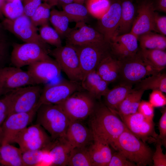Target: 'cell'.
Returning a JSON list of instances; mask_svg holds the SVG:
<instances>
[{
    "mask_svg": "<svg viewBox=\"0 0 166 166\" xmlns=\"http://www.w3.org/2000/svg\"><path fill=\"white\" fill-rule=\"evenodd\" d=\"M121 8L120 20L113 38L130 33L135 18V8L130 0L123 1L121 3Z\"/></svg>",
    "mask_w": 166,
    "mask_h": 166,
    "instance_id": "484cf974",
    "label": "cell"
},
{
    "mask_svg": "<svg viewBox=\"0 0 166 166\" xmlns=\"http://www.w3.org/2000/svg\"><path fill=\"white\" fill-rule=\"evenodd\" d=\"M139 51L145 60L159 72L166 66V53L158 49H141Z\"/></svg>",
    "mask_w": 166,
    "mask_h": 166,
    "instance_id": "836d02e7",
    "label": "cell"
},
{
    "mask_svg": "<svg viewBox=\"0 0 166 166\" xmlns=\"http://www.w3.org/2000/svg\"><path fill=\"white\" fill-rule=\"evenodd\" d=\"M93 134V140L88 147L93 166H106L112 154L110 146L103 139Z\"/></svg>",
    "mask_w": 166,
    "mask_h": 166,
    "instance_id": "7402d4cb",
    "label": "cell"
},
{
    "mask_svg": "<svg viewBox=\"0 0 166 166\" xmlns=\"http://www.w3.org/2000/svg\"><path fill=\"white\" fill-rule=\"evenodd\" d=\"M76 26V29H71L66 36V44L79 46L105 41L101 33L85 23H77Z\"/></svg>",
    "mask_w": 166,
    "mask_h": 166,
    "instance_id": "d6986e66",
    "label": "cell"
},
{
    "mask_svg": "<svg viewBox=\"0 0 166 166\" xmlns=\"http://www.w3.org/2000/svg\"><path fill=\"white\" fill-rule=\"evenodd\" d=\"M27 70L37 85L55 80L60 77L61 71L57 61L52 58L33 63L28 66Z\"/></svg>",
    "mask_w": 166,
    "mask_h": 166,
    "instance_id": "e0dca14e",
    "label": "cell"
},
{
    "mask_svg": "<svg viewBox=\"0 0 166 166\" xmlns=\"http://www.w3.org/2000/svg\"><path fill=\"white\" fill-rule=\"evenodd\" d=\"M121 65L120 61L111 53L101 61L96 71L103 80L109 83L117 81Z\"/></svg>",
    "mask_w": 166,
    "mask_h": 166,
    "instance_id": "d4e9b609",
    "label": "cell"
},
{
    "mask_svg": "<svg viewBox=\"0 0 166 166\" xmlns=\"http://www.w3.org/2000/svg\"><path fill=\"white\" fill-rule=\"evenodd\" d=\"M6 1V0H0V19L2 20L4 19L2 13V8Z\"/></svg>",
    "mask_w": 166,
    "mask_h": 166,
    "instance_id": "f5cc1de1",
    "label": "cell"
},
{
    "mask_svg": "<svg viewBox=\"0 0 166 166\" xmlns=\"http://www.w3.org/2000/svg\"><path fill=\"white\" fill-rule=\"evenodd\" d=\"M38 107L26 113H16L8 116L0 127L1 145L14 143L18 133L31 122Z\"/></svg>",
    "mask_w": 166,
    "mask_h": 166,
    "instance_id": "4fadbf2b",
    "label": "cell"
},
{
    "mask_svg": "<svg viewBox=\"0 0 166 166\" xmlns=\"http://www.w3.org/2000/svg\"><path fill=\"white\" fill-rule=\"evenodd\" d=\"M155 25L156 29L159 31L162 35H166V17L160 16L155 13Z\"/></svg>",
    "mask_w": 166,
    "mask_h": 166,
    "instance_id": "681fc988",
    "label": "cell"
},
{
    "mask_svg": "<svg viewBox=\"0 0 166 166\" xmlns=\"http://www.w3.org/2000/svg\"><path fill=\"white\" fill-rule=\"evenodd\" d=\"M92 132L112 147L117 138L128 129L119 116L105 104L97 102L89 117Z\"/></svg>",
    "mask_w": 166,
    "mask_h": 166,
    "instance_id": "6da1fadb",
    "label": "cell"
},
{
    "mask_svg": "<svg viewBox=\"0 0 166 166\" xmlns=\"http://www.w3.org/2000/svg\"><path fill=\"white\" fill-rule=\"evenodd\" d=\"M88 147L74 148L67 166H93Z\"/></svg>",
    "mask_w": 166,
    "mask_h": 166,
    "instance_id": "e575fe53",
    "label": "cell"
},
{
    "mask_svg": "<svg viewBox=\"0 0 166 166\" xmlns=\"http://www.w3.org/2000/svg\"><path fill=\"white\" fill-rule=\"evenodd\" d=\"M155 10L152 2H145L141 3L138 6L130 33L138 38L143 34L156 31Z\"/></svg>",
    "mask_w": 166,
    "mask_h": 166,
    "instance_id": "2e32d148",
    "label": "cell"
},
{
    "mask_svg": "<svg viewBox=\"0 0 166 166\" xmlns=\"http://www.w3.org/2000/svg\"><path fill=\"white\" fill-rule=\"evenodd\" d=\"M1 23L6 30L11 33L25 43L36 44L47 50H50L38 33V29L32 22L30 18L23 14L13 19L4 18Z\"/></svg>",
    "mask_w": 166,
    "mask_h": 166,
    "instance_id": "ba28073f",
    "label": "cell"
},
{
    "mask_svg": "<svg viewBox=\"0 0 166 166\" xmlns=\"http://www.w3.org/2000/svg\"><path fill=\"white\" fill-rule=\"evenodd\" d=\"M154 107L149 101L142 100L140 101L139 104L137 111L147 119L153 121Z\"/></svg>",
    "mask_w": 166,
    "mask_h": 166,
    "instance_id": "7bdbcfd3",
    "label": "cell"
},
{
    "mask_svg": "<svg viewBox=\"0 0 166 166\" xmlns=\"http://www.w3.org/2000/svg\"><path fill=\"white\" fill-rule=\"evenodd\" d=\"M10 44L7 40L0 41V69L10 61Z\"/></svg>",
    "mask_w": 166,
    "mask_h": 166,
    "instance_id": "b9f144b4",
    "label": "cell"
},
{
    "mask_svg": "<svg viewBox=\"0 0 166 166\" xmlns=\"http://www.w3.org/2000/svg\"><path fill=\"white\" fill-rule=\"evenodd\" d=\"M157 8L161 11L166 12V0H158Z\"/></svg>",
    "mask_w": 166,
    "mask_h": 166,
    "instance_id": "f907efd6",
    "label": "cell"
},
{
    "mask_svg": "<svg viewBox=\"0 0 166 166\" xmlns=\"http://www.w3.org/2000/svg\"><path fill=\"white\" fill-rule=\"evenodd\" d=\"M36 114V124L48 132L53 141L65 137L71 121L58 105L41 104Z\"/></svg>",
    "mask_w": 166,
    "mask_h": 166,
    "instance_id": "3957f363",
    "label": "cell"
},
{
    "mask_svg": "<svg viewBox=\"0 0 166 166\" xmlns=\"http://www.w3.org/2000/svg\"><path fill=\"white\" fill-rule=\"evenodd\" d=\"M22 152L19 148L6 144L0 146V165L5 166H24Z\"/></svg>",
    "mask_w": 166,
    "mask_h": 166,
    "instance_id": "f1b7e54d",
    "label": "cell"
},
{
    "mask_svg": "<svg viewBox=\"0 0 166 166\" xmlns=\"http://www.w3.org/2000/svg\"><path fill=\"white\" fill-rule=\"evenodd\" d=\"M74 148L65 137L54 141L49 150L53 166H67Z\"/></svg>",
    "mask_w": 166,
    "mask_h": 166,
    "instance_id": "cb8c5ba5",
    "label": "cell"
},
{
    "mask_svg": "<svg viewBox=\"0 0 166 166\" xmlns=\"http://www.w3.org/2000/svg\"><path fill=\"white\" fill-rule=\"evenodd\" d=\"M58 5L62 7L65 5L73 2V0H57Z\"/></svg>",
    "mask_w": 166,
    "mask_h": 166,
    "instance_id": "db71d44e",
    "label": "cell"
},
{
    "mask_svg": "<svg viewBox=\"0 0 166 166\" xmlns=\"http://www.w3.org/2000/svg\"><path fill=\"white\" fill-rule=\"evenodd\" d=\"M149 101L154 107H162L166 104V97L162 91L153 90L149 95Z\"/></svg>",
    "mask_w": 166,
    "mask_h": 166,
    "instance_id": "ee69618b",
    "label": "cell"
},
{
    "mask_svg": "<svg viewBox=\"0 0 166 166\" xmlns=\"http://www.w3.org/2000/svg\"><path fill=\"white\" fill-rule=\"evenodd\" d=\"M44 151L32 150L22 152V158L24 166L36 165L42 160Z\"/></svg>",
    "mask_w": 166,
    "mask_h": 166,
    "instance_id": "ab89813d",
    "label": "cell"
},
{
    "mask_svg": "<svg viewBox=\"0 0 166 166\" xmlns=\"http://www.w3.org/2000/svg\"><path fill=\"white\" fill-rule=\"evenodd\" d=\"M141 49H158L164 50L166 48L165 36L153 33L152 32L139 37Z\"/></svg>",
    "mask_w": 166,
    "mask_h": 166,
    "instance_id": "d6a6232c",
    "label": "cell"
},
{
    "mask_svg": "<svg viewBox=\"0 0 166 166\" xmlns=\"http://www.w3.org/2000/svg\"><path fill=\"white\" fill-rule=\"evenodd\" d=\"M87 0H73V2L83 4L84 2Z\"/></svg>",
    "mask_w": 166,
    "mask_h": 166,
    "instance_id": "9f6ffc18",
    "label": "cell"
},
{
    "mask_svg": "<svg viewBox=\"0 0 166 166\" xmlns=\"http://www.w3.org/2000/svg\"><path fill=\"white\" fill-rule=\"evenodd\" d=\"M162 146L160 143H156V151L152 158L153 166H166V155L163 152Z\"/></svg>",
    "mask_w": 166,
    "mask_h": 166,
    "instance_id": "f6af8a7d",
    "label": "cell"
},
{
    "mask_svg": "<svg viewBox=\"0 0 166 166\" xmlns=\"http://www.w3.org/2000/svg\"><path fill=\"white\" fill-rule=\"evenodd\" d=\"M5 94L4 92L0 88V96L2 95Z\"/></svg>",
    "mask_w": 166,
    "mask_h": 166,
    "instance_id": "6f0895ef",
    "label": "cell"
},
{
    "mask_svg": "<svg viewBox=\"0 0 166 166\" xmlns=\"http://www.w3.org/2000/svg\"><path fill=\"white\" fill-rule=\"evenodd\" d=\"M2 13L6 18L13 20L23 14V4L21 0H14L7 2L2 8Z\"/></svg>",
    "mask_w": 166,
    "mask_h": 166,
    "instance_id": "f35d334b",
    "label": "cell"
},
{
    "mask_svg": "<svg viewBox=\"0 0 166 166\" xmlns=\"http://www.w3.org/2000/svg\"><path fill=\"white\" fill-rule=\"evenodd\" d=\"M97 100L84 89L75 92L57 105L71 121H81L89 117L97 105Z\"/></svg>",
    "mask_w": 166,
    "mask_h": 166,
    "instance_id": "5b68a950",
    "label": "cell"
},
{
    "mask_svg": "<svg viewBox=\"0 0 166 166\" xmlns=\"http://www.w3.org/2000/svg\"><path fill=\"white\" fill-rule=\"evenodd\" d=\"M37 85L27 70L15 66H5L0 69V88L5 94L17 88Z\"/></svg>",
    "mask_w": 166,
    "mask_h": 166,
    "instance_id": "9a60e30c",
    "label": "cell"
},
{
    "mask_svg": "<svg viewBox=\"0 0 166 166\" xmlns=\"http://www.w3.org/2000/svg\"><path fill=\"white\" fill-rule=\"evenodd\" d=\"M42 1L48 4L51 7L58 5L57 0H42Z\"/></svg>",
    "mask_w": 166,
    "mask_h": 166,
    "instance_id": "11a10c76",
    "label": "cell"
},
{
    "mask_svg": "<svg viewBox=\"0 0 166 166\" xmlns=\"http://www.w3.org/2000/svg\"><path fill=\"white\" fill-rule=\"evenodd\" d=\"M42 0H24V14L30 18L42 3Z\"/></svg>",
    "mask_w": 166,
    "mask_h": 166,
    "instance_id": "c3c4849f",
    "label": "cell"
},
{
    "mask_svg": "<svg viewBox=\"0 0 166 166\" xmlns=\"http://www.w3.org/2000/svg\"><path fill=\"white\" fill-rule=\"evenodd\" d=\"M112 147L121 152L136 166L152 164L153 153L151 148L128 129L121 134Z\"/></svg>",
    "mask_w": 166,
    "mask_h": 166,
    "instance_id": "7a4b0ae2",
    "label": "cell"
},
{
    "mask_svg": "<svg viewBox=\"0 0 166 166\" xmlns=\"http://www.w3.org/2000/svg\"><path fill=\"white\" fill-rule=\"evenodd\" d=\"M39 31L40 38L46 43L56 47L62 45L60 36L55 30L50 26L49 24L41 26Z\"/></svg>",
    "mask_w": 166,
    "mask_h": 166,
    "instance_id": "d590c367",
    "label": "cell"
},
{
    "mask_svg": "<svg viewBox=\"0 0 166 166\" xmlns=\"http://www.w3.org/2000/svg\"><path fill=\"white\" fill-rule=\"evenodd\" d=\"M53 142L43 127L38 124L22 130L14 141L18 144L22 152L32 150L49 151Z\"/></svg>",
    "mask_w": 166,
    "mask_h": 166,
    "instance_id": "30bf717a",
    "label": "cell"
},
{
    "mask_svg": "<svg viewBox=\"0 0 166 166\" xmlns=\"http://www.w3.org/2000/svg\"><path fill=\"white\" fill-rule=\"evenodd\" d=\"M42 88L39 85L24 86L7 93L10 101L9 115L29 112L37 106Z\"/></svg>",
    "mask_w": 166,
    "mask_h": 166,
    "instance_id": "9c48e42d",
    "label": "cell"
},
{
    "mask_svg": "<svg viewBox=\"0 0 166 166\" xmlns=\"http://www.w3.org/2000/svg\"><path fill=\"white\" fill-rule=\"evenodd\" d=\"M4 97L0 99V127L9 114L10 105L8 94L4 95Z\"/></svg>",
    "mask_w": 166,
    "mask_h": 166,
    "instance_id": "7dc6e473",
    "label": "cell"
},
{
    "mask_svg": "<svg viewBox=\"0 0 166 166\" xmlns=\"http://www.w3.org/2000/svg\"><path fill=\"white\" fill-rule=\"evenodd\" d=\"M121 3L117 1L111 4L98 23V31L107 42H110L118 27L121 13Z\"/></svg>",
    "mask_w": 166,
    "mask_h": 166,
    "instance_id": "ac0fdd59",
    "label": "cell"
},
{
    "mask_svg": "<svg viewBox=\"0 0 166 166\" xmlns=\"http://www.w3.org/2000/svg\"><path fill=\"white\" fill-rule=\"evenodd\" d=\"M111 4L109 0H87L86 7L90 14L99 19L107 11Z\"/></svg>",
    "mask_w": 166,
    "mask_h": 166,
    "instance_id": "8d00e7d4",
    "label": "cell"
},
{
    "mask_svg": "<svg viewBox=\"0 0 166 166\" xmlns=\"http://www.w3.org/2000/svg\"><path fill=\"white\" fill-rule=\"evenodd\" d=\"M135 89H141L144 91L152 90H159L166 93V74L160 72L148 76L136 84Z\"/></svg>",
    "mask_w": 166,
    "mask_h": 166,
    "instance_id": "f546056e",
    "label": "cell"
},
{
    "mask_svg": "<svg viewBox=\"0 0 166 166\" xmlns=\"http://www.w3.org/2000/svg\"><path fill=\"white\" fill-rule=\"evenodd\" d=\"M83 89L81 82L69 80L48 84L42 88L37 106L42 104L58 105L75 92Z\"/></svg>",
    "mask_w": 166,
    "mask_h": 166,
    "instance_id": "7c38bea8",
    "label": "cell"
},
{
    "mask_svg": "<svg viewBox=\"0 0 166 166\" xmlns=\"http://www.w3.org/2000/svg\"><path fill=\"white\" fill-rule=\"evenodd\" d=\"M12 46L10 61L15 67L21 68L38 61L52 58L47 50L34 43H14Z\"/></svg>",
    "mask_w": 166,
    "mask_h": 166,
    "instance_id": "8fae6325",
    "label": "cell"
},
{
    "mask_svg": "<svg viewBox=\"0 0 166 166\" xmlns=\"http://www.w3.org/2000/svg\"><path fill=\"white\" fill-rule=\"evenodd\" d=\"M6 31L1 22L0 23V41L7 40V36Z\"/></svg>",
    "mask_w": 166,
    "mask_h": 166,
    "instance_id": "816d5d0a",
    "label": "cell"
},
{
    "mask_svg": "<svg viewBox=\"0 0 166 166\" xmlns=\"http://www.w3.org/2000/svg\"><path fill=\"white\" fill-rule=\"evenodd\" d=\"M144 91L141 89H133L120 104L117 110L113 112L123 115L136 113Z\"/></svg>",
    "mask_w": 166,
    "mask_h": 166,
    "instance_id": "83f0119b",
    "label": "cell"
},
{
    "mask_svg": "<svg viewBox=\"0 0 166 166\" xmlns=\"http://www.w3.org/2000/svg\"><path fill=\"white\" fill-rule=\"evenodd\" d=\"M49 21L61 38H66L71 29L69 27V19L63 11L52 9Z\"/></svg>",
    "mask_w": 166,
    "mask_h": 166,
    "instance_id": "1f68e13d",
    "label": "cell"
},
{
    "mask_svg": "<svg viewBox=\"0 0 166 166\" xmlns=\"http://www.w3.org/2000/svg\"><path fill=\"white\" fill-rule=\"evenodd\" d=\"M120 61L118 84L132 86L146 77L160 72L145 60L139 50L135 55Z\"/></svg>",
    "mask_w": 166,
    "mask_h": 166,
    "instance_id": "277c9868",
    "label": "cell"
},
{
    "mask_svg": "<svg viewBox=\"0 0 166 166\" xmlns=\"http://www.w3.org/2000/svg\"><path fill=\"white\" fill-rule=\"evenodd\" d=\"M162 114L159 120L158 128L159 135L158 138L160 143L164 147L166 145V109L162 110Z\"/></svg>",
    "mask_w": 166,
    "mask_h": 166,
    "instance_id": "bcb514c9",
    "label": "cell"
},
{
    "mask_svg": "<svg viewBox=\"0 0 166 166\" xmlns=\"http://www.w3.org/2000/svg\"><path fill=\"white\" fill-rule=\"evenodd\" d=\"M6 1H7V2H9V1H12L13 0H6ZM22 1V0H21Z\"/></svg>",
    "mask_w": 166,
    "mask_h": 166,
    "instance_id": "680465c9",
    "label": "cell"
},
{
    "mask_svg": "<svg viewBox=\"0 0 166 166\" xmlns=\"http://www.w3.org/2000/svg\"><path fill=\"white\" fill-rule=\"evenodd\" d=\"M82 88L97 100L100 99L109 89V83L96 70L89 73L81 82Z\"/></svg>",
    "mask_w": 166,
    "mask_h": 166,
    "instance_id": "603a6c76",
    "label": "cell"
},
{
    "mask_svg": "<svg viewBox=\"0 0 166 166\" xmlns=\"http://www.w3.org/2000/svg\"><path fill=\"white\" fill-rule=\"evenodd\" d=\"M117 115L128 130L143 142L160 143L153 121L147 119L137 111L128 115Z\"/></svg>",
    "mask_w": 166,
    "mask_h": 166,
    "instance_id": "5bb4252c",
    "label": "cell"
},
{
    "mask_svg": "<svg viewBox=\"0 0 166 166\" xmlns=\"http://www.w3.org/2000/svg\"><path fill=\"white\" fill-rule=\"evenodd\" d=\"M62 8L70 22L85 23L88 19L89 13L83 4L73 2L64 5Z\"/></svg>",
    "mask_w": 166,
    "mask_h": 166,
    "instance_id": "4dcf8cb0",
    "label": "cell"
},
{
    "mask_svg": "<svg viewBox=\"0 0 166 166\" xmlns=\"http://www.w3.org/2000/svg\"><path fill=\"white\" fill-rule=\"evenodd\" d=\"M1 142L0 140V146H1Z\"/></svg>",
    "mask_w": 166,
    "mask_h": 166,
    "instance_id": "91938a15",
    "label": "cell"
},
{
    "mask_svg": "<svg viewBox=\"0 0 166 166\" xmlns=\"http://www.w3.org/2000/svg\"><path fill=\"white\" fill-rule=\"evenodd\" d=\"M51 6L47 3H42L30 17L33 24L36 27L48 24Z\"/></svg>",
    "mask_w": 166,
    "mask_h": 166,
    "instance_id": "74e56055",
    "label": "cell"
},
{
    "mask_svg": "<svg viewBox=\"0 0 166 166\" xmlns=\"http://www.w3.org/2000/svg\"><path fill=\"white\" fill-rule=\"evenodd\" d=\"M133 89L132 86L118 84L109 89L103 96L104 104L112 111H116L120 104Z\"/></svg>",
    "mask_w": 166,
    "mask_h": 166,
    "instance_id": "4316f807",
    "label": "cell"
},
{
    "mask_svg": "<svg viewBox=\"0 0 166 166\" xmlns=\"http://www.w3.org/2000/svg\"><path fill=\"white\" fill-rule=\"evenodd\" d=\"M49 54L55 58L61 71L66 74L69 80L81 82L83 75L77 50L74 46L66 44L53 50Z\"/></svg>",
    "mask_w": 166,
    "mask_h": 166,
    "instance_id": "52a82bcc",
    "label": "cell"
},
{
    "mask_svg": "<svg viewBox=\"0 0 166 166\" xmlns=\"http://www.w3.org/2000/svg\"><path fill=\"white\" fill-rule=\"evenodd\" d=\"M138 40L130 33L113 37L110 42L112 54L119 60L135 55L139 50Z\"/></svg>",
    "mask_w": 166,
    "mask_h": 166,
    "instance_id": "ffe728a7",
    "label": "cell"
},
{
    "mask_svg": "<svg viewBox=\"0 0 166 166\" xmlns=\"http://www.w3.org/2000/svg\"><path fill=\"white\" fill-rule=\"evenodd\" d=\"M81 121H71L65 138L74 148L88 147L93 139V134Z\"/></svg>",
    "mask_w": 166,
    "mask_h": 166,
    "instance_id": "44dd1931",
    "label": "cell"
},
{
    "mask_svg": "<svg viewBox=\"0 0 166 166\" xmlns=\"http://www.w3.org/2000/svg\"><path fill=\"white\" fill-rule=\"evenodd\" d=\"M113 153L111 159L106 166H135L136 164L130 161L119 151Z\"/></svg>",
    "mask_w": 166,
    "mask_h": 166,
    "instance_id": "60d3db41",
    "label": "cell"
},
{
    "mask_svg": "<svg viewBox=\"0 0 166 166\" xmlns=\"http://www.w3.org/2000/svg\"><path fill=\"white\" fill-rule=\"evenodd\" d=\"M73 46L79 57L83 79L89 73L96 70L101 61L112 53L110 43L106 41Z\"/></svg>",
    "mask_w": 166,
    "mask_h": 166,
    "instance_id": "8992f818",
    "label": "cell"
}]
</instances>
